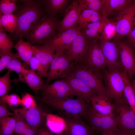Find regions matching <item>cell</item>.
<instances>
[{
    "label": "cell",
    "mask_w": 135,
    "mask_h": 135,
    "mask_svg": "<svg viewBox=\"0 0 135 135\" xmlns=\"http://www.w3.org/2000/svg\"><path fill=\"white\" fill-rule=\"evenodd\" d=\"M64 53L55 54L48 71L45 84L48 85L50 82L59 78H65L70 70L73 63Z\"/></svg>",
    "instance_id": "obj_11"
},
{
    "label": "cell",
    "mask_w": 135,
    "mask_h": 135,
    "mask_svg": "<svg viewBox=\"0 0 135 135\" xmlns=\"http://www.w3.org/2000/svg\"><path fill=\"white\" fill-rule=\"evenodd\" d=\"M0 101L6 103L10 107L17 106L21 104V99L15 94H7L0 97Z\"/></svg>",
    "instance_id": "obj_38"
},
{
    "label": "cell",
    "mask_w": 135,
    "mask_h": 135,
    "mask_svg": "<svg viewBox=\"0 0 135 135\" xmlns=\"http://www.w3.org/2000/svg\"><path fill=\"white\" fill-rule=\"evenodd\" d=\"M79 64L91 70L103 72L107 69L98 38L90 40Z\"/></svg>",
    "instance_id": "obj_6"
},
{
    "label": "cell",
    "mask_w": 135,
    "mask_h": 135,
    "mask_svg": "<svg viewBox=\"0 0 135 135\" xmlns=\"http://www.w3.org/2000/svg\"><path fill=\"white\" fill-rule=\"evenodd\" d=\"M84 118L90 125L95 134L118 128L116 123L112 116H104L97 113L92 106Z\"/></svg>",
    "instance_id": "obj_8"
},
{
    "label": "cell",
    "mask_w": 135,
    "mask_h": 135,
    "mask_svg": "<svg viewBox=\"0 0 135 135\" xmlns=\"http://www.w3.org/2000/svg\"><path fill=\"white\" fill-rule=\"evenodd\" d=\"M66 125L64 135H94L90 126L80 118H63Z\"/></svg>",
    "instance_id": "obj_19"
},
{
    "label": "cell",
    "mask_w": 135,
    "mask_h": 135,
    "mask_svg": "<svg viewBox=\"0 0 135 135\" xmlns=\"http://www.w3.org/2000/svg\"><path fill=\"white\" fill-rule=\"evenodd\" d=\"M132 0H102L103 17L114 19L127 8Z\"/></svg>",
    "instance_id": "obj_18"
},
{
    "label": "cell",
    "mask_w": 135,
    "mask_h": 135,
    "mask_svg": "<svg viewBox=\"0 0 135 135\" xmlns=\"http://www.w3.org/2000/svg\"><path fill=\"white\" fill-rule=\"evenodd\" d=\"M90 40L80 32L64 53L71 61L80 64Z\"/></svg>",
    "instance_id": "obj_16"
},
{
    "label": "cell",
    "mask_w": 135,
    "mask_h": 135,
    "mask_svg": "<svg viewBox=\"0 0 135 135\" xmlns=\"http://www.w3.org/2000/svg\"><path fill=\"white\" fill-rule=\"evenodd\" d=\"M17 0H0V12L2 14H13L17 8Z\"/></svg>",
    "instance_id": "obj_36"
},
{
    "label": "cell",
    "mask_w": 135,
    "mask_h": 135,
    "mask_svg": "<svg viewBox=\"0 0 135 135\" xmlns=\"http://www.w3.org/2000/svg\"><path fill=\"white\" fill-rule=\"evenodd\" d=\"M64 79L75 92L77 98L82 99L88 102L93 97L98 95L93 90L78 78L68 75Z\"/></svg>",
    "instance_id": "obj_20"
},
{
    "label": "cell",
    "mask_w": 135,
    "mask_h": 135,
    "mask_svg": "<svg viewBox=\"0 0 135 135\" xmlns=\"http://www.w3.org/2000/svg\"><path fill=\"white\" fill-rule=\"evenodd\" d=\"M32 45L33 56L37 59L48 71L50 64L55 56V50L46 44L41 45Z\"/></svg>",
    "instance_id": "obj_22"
},
{
    "label": "cell",
    "mask_w": 135,
    "mask_h": 135,
    "mask_svg": "<svg viewBox=\"0 0 135 135\" xmlns=\"http://www.w3.org/2000/svg\"><path fill=\"white\" fill-rule=\"evenodd\" d=\"M111 20L104 17L101 20L80 26V32L89 40L98 38L103 28Z\"/></svg>",
    "instance_id": "obj_25"
},
{
    "label": "cell",
    "mask_w": 135,
    "mask_h": 135,
    "mask_svg": "<svg viewBox=\"0 0 135 135\" xmlns=\"http://www.w3.org/2000/svg\"><path fill=\"white\" fill-rule=\"evenodd\" d=\"M40 92L41 98L52 100L64 98L76 94L64 79L57 80L50 84H44Z\"/></svg>",
    "instance_id": "obj_12"
},
{
    "label": "cell",
    "mask_w": 135,
    "mask_h": 135,
    "mask_svg": "<svg viewBox=\"0 0 135 135\" xmlns=\"http://www.w3.org/2000/svg\"><path fill=\"white\" fill-rule=\"evenodd\" d=\"M14 46V42L7 34L5 29L0 28V52L10 54L12 53Z\"/></svg>",
    "instance_id": "obj_30"
},
{
    "label": "cell",
    "mask_w": 135,
    "mask_h": 135,
    "mask_svg": "<svg viewBox=\"0 0 135 135\" xmlns=\"http://www.w3.org/2000/svg\"><path fill=\"white\" fill-rule=\"evenodd\" d=\"M122 71L107 69L103 73V81L108 97L114 102L120 101L126 98L124 94L125 84Z\"/></svg>",
    "instance_id": "obj_5"
},
{
    "label": "cell",
    "mask_w": 135,
    "mask_h": 135,
    "mask_svg": "<svg viewBox=\"0 0 135 135\" xmlns=\"http://www.w3.org/2000/svg\"><path fill=\"white\" fill-rule=\"evenodd\" d=\"M21 104L22 108L27 109L38 106L33 96L28 93H25L22 95L21 99Z\"/></svg>",
    "instance_id": "obj_39"
},
{
    "label": "cell",
    "mask_w": 135,
    "mask_h": 135,
    "mask_svg": "<svg viewBox=\"0 0 135 135\" xmlns=\"http://www.w3.org/2000/svg\"><path fill=\"white\" fill-rule=\"evenodd\" d=\"M80 29V27L78 24L57 34L54 38L44 44L49 45L54 48L56 54H63L79 33Z\"/></svg>",
    "instance_id": "obj_14"
},
{
    "label": "cell",
    "mask_w": 135,
    "mask_h": 135,
    "mask_svg": "<svg viewBox=\"0 0 135 135\" xmlns=\"http://www.w3.org/2000/svg\"><path fill=\"white\" fill-rule=\"evenodd\" d=\"M103 18L102 14L97 12L88 10H84L81 12L78 24L81 26L101 20Z\"/></svg>",
    "instance_id": "obj_29"
},
{
    "label": "cell",
    "mask_w": 135,
    "mask_h": 135,
    "mask_svg": "<svg viewBox=\"0 0 135 135\" xmlns=\"http://www.w3.org/2000/svg\"><path fill=\"white\" fill-rule=\"evenodd\" d=\"M72 0H42L45 14L52 17H57L58 14L65 13Z\"/></svg>",
    "instance_id": "obj_23"
},
{
    "label": "cell",
    "mask_w": 135,
    "mask_h": 135,
    "mask_svg": "<svg viewBox=\"0 0 135 135\" xmlns=\"http://www.w3.org/2000/svg\"><path fill=\"white\" fill-rule=\"evenodd\" d=\"M102 135H120L118 128L102 132Z\"/></svg>",
    "instance_id": "obj_45"
},
{
    "label": "cell",
    "mask_w": 135,
    "mask_h": 135,
    "mask_svg": "<svg viewBox=\"0 0 135 135\" xmlns=\"http://www.w3.org/2000/svg\"><path fill=\"white\" fill-rule=\"evenodd\" d=\"M55 135H64V134L61 133H57L55 134Z\"/></svg>",
    "instance_id": "obj_49"
},
{
    "label": "cell",
    "mask_w": 135,
    "mask_h": 135,
    "mask_svg": "<svg viewBox=\"0 0 135 135\" xmlns=\"http://www.w3.org/2000/svg\"><path fill=\"white\" fill-rule=\"evenodd\" d=\"M16 123L15 132L18 135H23L27 129L30 127L28 125L18 116L15 112Z\"/></svg>",
    "instance_id": "obj_41"
},
{
    "label": "cell",
    "mask_w": 135,
    "mask_h": 135,
    "mask_svg": "<svg viewBox=\"0 0 135 135\" xmlns=\"http://www.w3.org/2000/svg\"><path fill=\"white\" fill-rule=\"evenodd\" d=\"M39 98L44 104L56 110L63 118L84 117L90 106L88 102L80 98L74 99L68 97L50 100Z\"/></svg>",
    "instance_id": "obj_2"
},
{
    "label": "cell",
    "mask_w": 135,
    "mask_h": 135,
    "mask_svg": "<svg viewBox=\"0 0 135 135\" xmlns=\"http://www.w3.org/2000/svg\"><path fill=\"white\" fill-rule=\"evenodd\" d=\"M17 2L15 14L18 26L11 36L13 40H18L25 38L32 31L45 13L42 0H17Z\"/></svg>",
    "instance_id": "obj_1"
},
{
    "label": "cell",
    "mask_w": 135,
    "mask_h": 135,
    "mask_svg": "<svg viewBox=\"0 0 135 135\" xmlns=\"http://www.w3.org/2000/svg\"><path fill=\"white\" fill-rule=\"evenodd\" d=\"M0 72L6 68L11 61L14 58L18 57V54L12 53L7 54L0 52Z\"/></svg>",
    "instance_id": "obj_40"
},
{
    "label": "cell",
    "mask_w": 135,
    "mask_h": 135,
    "mask_svg": "<svg viewBox=\"0 0 135 135\" xmlns=\"http://www.w3.org/2000/svg\"><path fill=\"white\" fill-rule=\"evenodd\" d=\"M112 117L120 130L135 135V114L125 98L114 102Z\"/></svg>",
    "instance_id": "obj_7"
},
{
    "label": "cell",
    "mask_w": 135,
    "mask_h": 135,
    "mask_svg": "<svg viewBox=\"0 0 135 135\" xmlns=\"http://www.w3.org/2000/svg\"><path fill=\"white\" fill-rule=\"evenodd\" d=\"M9 116L14 117L15 114L8 111L5 103L0 101V123Z\"/></svg>",
    "instance_id": "obj_42"
},
{
    "label": "cell",
    "mask_w": 135,
    "mask_h": 135,
    "mask_svg": "<svg viewBox=\"0 0 135 135\" xmlns=\"http://www.w3.org/2000/svg\"><path fill=\"white\" fill-rule=\"evenodd\" d=\"M122 73L125 84L124 96L130 107L135 114V95L131 85L130 80L125 70L122 72Z\"/></svg>",
    "instance_id": "obj_28"
},
{
    "label": "cell",
    "mask_w": 135,
    "mask_h": 135,
    "mask_svg": "<svg viewBox=\"0 0 135 135\" xmlns=\"http://www.w3.org/2000/svg\"><path fill=\"white\" fill-rule=\"evenodd\" d=\"M20 60L18 57L14 58L11 61L6 68L12 72L14 71L18 74L27 72L29 70L26 69L22 65Z\"/></svg>",
    "instance_id": "obj_37"
},
{
    "label": "cell",
    "mask_w": 135,
    "mask_h": 135,
    "mask_svg": "<svg viewBox=\"0 0 135 135\" xmlns=\"http://www.w3.org/2000/svg\"><path fill=\"white\" fill-rule=\"evenodd\" d=\"M10 108L33 129L38 131L40 128L45 126L48 114L38 106L29 109Z\"/></svg>",
    "instance_id": "obj_10"
},
{
    "label": "cell",
    "mask_w": 135,
    "mask_h": 135,
    "mask_svg": "<svg viewBox=\"0 0 135 135\" xmlns=\"http://www.w3.org/2000/svg\"><path fill=\"white\" fill-rule=\"evenodd\" d=\"M68 75L82 81L98 95L108 97L103 81V72L87 68L73 62Z\"/></svg>",
    "instance_id": "obj_4"
},
{
    "label": "cell",
    "mask_w": 135,
    "mask_h": 135,
    "mask_svg": "<svg viewBox=\"0 0 135 135\" xmlns=\"http://www.w3.org/2000/svg\"><path fill=\"white\" fill-rule=\"evenodd\" d=\"M14 48L17 51L18 58L25 64L28 65L29 60L33 56V45L22 38L18 40Z\"/></svg>",
    "instance_id": "obj_26"
},
{
    "label": "cell",
    "mask_w": 135,
    "mask_h": 135,
    "mask_svg": "<svg viewBox=\"0 0 135 135\" xmlns=\"http://www.w3.org/2000/svg\"><path fill=\"white\" fill-rule=\"evenodd\" d=\"M130 81L131 85L135 95V78H132Z\"/></svg>",
    "instance_id": "obj_46"
},
{
    "label": "cell",
    "mask_w": 135,
    "mask_h": 135,
    "mask_svg": "<svg viewBox=\"0 0 135 135\" xmlns=\"http://www.w3.org/2000/svg\"><path fill=\"white\" fill-rule=\"evenodd\" d=\"M135 27V16L134 19L132 28Z\"/></svg>",
    "instance_id": "obj_48"
},
{
    "label": "cell",
    "mask_w": 135,
    "mask_h": 135,
    "mask_svg": "<svg viewBox=\"0 0 135 135\" xmlns=\"http://www.w3.org/2000/svg\"><path fill=\"white\" fill-rule=\"evenodd\" d=\"M116 25L115 19H111L102 30L98 39L102 38L110 41L112 38H114L116 34Z\"/></svg>",
    "instance_id": "obj_32"
},
{
    "label": "cell",
    "mask_w": 135,
    "mask_h": 135,
    "mask_svg": "<svg viewBox=\"0 0 135 135\" xmlns=\"http://www.w3.org/2000/svg\"><path fill=\"white\" fill-rule=\"evenodd\" d=\"M82 11L78 0H73L67 8L64 18L59 22L57 34L79 24Z\"/></svg>",
    "instance_id": "obj_15"
},
{
    "label": "cell",
    "mask_w": 135,
    "mask_h": 135,
    "mask_svg": "<svg viewBox=\"0 0 135 135\" xmlns=\"http://www.w3.org/2000/svg\"><path fill=\"white\" fill-rule=\"evenodd\" d=\"M91 105L94 110L101 115L112 116L114 106L108 97L96 96L91 99Z\"/></svg>",
    "instance_id": "obj_24"
},
{
    "label": "cell",
    "mask_w": 135,
    "mask_h": 135,
    "mask_svg": "<svg viewBox=\"0 0 135 135\" xmlns=\"http://www.w3.org/2000/svg\"><path fill=\"white\" fill-rule=\"evenodd\" d=\"M126 36L129 42L135 46V27L132 28Z\"/></svg>",
    "instance_id": "obj_44"
},
{
    "label": "cell",
    "mask_w": 135,
    "mask_h": 135,
    "mask_svg": "<svg viewBox=\"0 0 135 135\" xmlns=\"http://www.w3.org/2000/svg\"><path fill=\"white\" fill-rule=\"evenodd\" d=\"M78 1L82 11L86 10H90L102 14V0H78Z\"/></svg>",
    "instance_id": "obj_33"
},
{
    "label": "cell",
    "mask_w": 135,
    "mask_h": 135,
    "mask_svg": "<svg viewBox=\"0 0 135 135\" xmlns=\"http://www.w3.org/2000/svg\"><path fill=\"white\" fill-rule=\"evenodd\" d=\"M120 135H133L125 131L120 130Z\"/></svg>",
    "instance_id": "obj_47"
},
{
    "label": "cell",
    "mask_w": 135,
    "mask_h": 135,
    "mask_svg": "<svg viewBox=\"0 0 135 135\" xmlns=\"http://www.w3.org/2000/svg\"><path fill=\"white\" fill-rule=\"evenodd\" d=\"M99 40L107 69H117L122 71L124 70L120 58L119 48L116 44L114 41L102 38Z\"/></svg>",
    "instance_id": "obj_13"
},
{
    "label": "cell",
    "mask_w": 135,
    "mask_h": 135,
    "mask_svg": "<svg viewBox=\"0 0 135 135\" xmlns=\"http://www.w3.org/2000/svg\"><path fill=\"white\" fill-rule=\"evenodd\" d=\"M114 42L118 46L122 64L131 80L135 75V57L133 50L127 44L122 40Z\"/></svg>",
    "instance_id": "obj_17"
},
{
    "label": "cell",
    "mask_w": 135,
    "mask_h": 135,
    "mask_svg": "<svg viewBox=\"0 0 135 135\" xmlns=\"http://www.w3.org/2000/svg\"><path fill=\"white\" fill-rule=\"evenodd\" d=\"M37 135H55V134L45 126L38 130Z\"/></svg>",
    "instance_id": "obj_43"
},
{
    "label": "cell",
    "mask_w": 135,
    "mask_h": 135,
    "mask_svg": "<svg viewBox=\"0 0 135 135\" xmlns=\"http://www.w3.org/2000/svg\"><path fill=\"white\" fill-rule=\"evenodd\" d=\"M28 65L31 70L37 71L36 73L41 77H46L48 71L45 68L40 61L33 56L28 62Z\"/></svg>",
    "instance_id": "obj_34"
},
{
    "label": "cell",
    "mask_w": 135,
    "mask_h": 135,
    "mask_svg": "<svg viewBox=\"0 0 135 135\" xmlns=\"http://www.w3.org/2000/svg\"><path fill=\"white\" fill-rule=\"evenodd\" d=\"M135 16V0L119 14L115 19L116 22V34L114 41L121 40L132 30Z\"/></svg>",
    "instance_id": "obj_9"
},
{
    "label": "cell",
    "mask_w": 135,
    "mask_h": 135,
    "mask_svg": "<svg viewBox=\"0 0 135 135\" xmlns=\"http://www.w3.org/2000/svg\"><path fill=\"white\" fill-rule=\"evenodd\" d=\"M59 22L57 17H52L45 14L25 38L32 45L43 44L56 36Z\"/></svg>",
    "instance_id": "obj_3"
},
{
    "label": "cell",
    "mask_w": 135,
    "mask_h": 135,
    "mask_svg": "<svg viewBox=\"0 0 135 135\" xmlns=\"http://www.w3.org/2000/svg\"><path fill=\"white\" fill-rule=\"evenodd\" d=\"M16 123L15 116L6 118L0 123V135H13L15 132Z\"/></svg>",
    "instance_id": "obj_31"
},
{
    "label": "cell",
    "mask_w": 135,
    "mask_h": 135,
    "mask_svg": "<svg viewBox=\"0 0 135 135\" xmlns=\"http://www.w3.org/2000/svg\"><path fill=\"white\" fill-rule=\"evenodd\" d=\"M12 82L15 83L21 82L25 83L37 96L45 84L42 78L31 70L26 72L18 74V78L12 80Z\"/></svg>",
    "instance_id": "obj_21"
},
{
    "label": "cell",
    "mask_w": 135,
    "mask_h": 135,
    "mask_svg": "<svg viewBox=\"0 0 135 135\" xmlns=\"http://www.w3.org/2000/svg\"><path fill=\"white\" fill-rule=\"evenodd\" d=\"M12 71L8 70L6 73L0 78V96L8 94L12 88L10 74Z\"/></svg>",
    "instance_id": "obj_35"
},
{
    "label": "cell",
    "mask_w": 135,
    "mask_h": 135,
    "mask_svg": "<svg viewBox=\"0 0 135 135\" xmlns=\"http://www.w3.org/2000/svg\"><path fill=\"white\" fill-rule=\"evenodd\" d=\"M18 24L17 18L15 14L4 15L0 12V28H4L12 35L16 29Z\"/></svg>",
    "instance_id": "obj_27"
}]
</instances>
